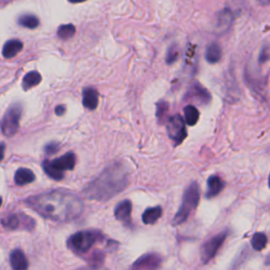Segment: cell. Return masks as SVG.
Returning <instances> with one entry per match:
<instances>
[{"mask_svg": "<svg viewBox=\"0 0 270 270\" xmlns=\"http://www.w3.org/2000/svg\"><path fill=\"white\" fill-rule=\"evenodd\" d=\"M42 168H44L45 172L50 176L52 177L53 180H56V181H60L63 179V172H60L58 171V170H56L52 164H51V161H45L44 162H42Z\"/></svg>", "mask_w": 270, "mask_h": 270, "instance_id": "cell-25", "label": "cell"}, {"mask_svg": "<svg viewBox=\"0 0 270 270\" xmlns=\"http://www.w3.org/2000/svg\"><path fill=\"white\" fill-rule=\"evenodd\" d=\"M10 262L13 270H27V266H29V263H27L25 253L20 249H15L12 251Z\"/></svg>", "mask_w": 270, "mask_h": 270, "instance_id": "cell-14", "label": "cell"}, {"mask_svg": "<svg viewBox=\"0 0 270 270\" xmlns=\"http://www.w3.org/2000/svg\"><path fill=\"white\" fill-rule=\"evenodd\" d=\"M82 104L89 110H94L98 105V93L93 88H86L82 93Z\"/></svg>", "mask_w": 270, "mask_h": 270, "instance_id": "cell-17", "label": "cell"}, {"mask_svg": "<svg viewBox=\"0 0 270 270\" xmlns=\"http://www.w3.org/2000/svg\"><path fill=\"white\" fill-rule=\"evenodd\" d=\"M51 164L60 172L66 171V170H73L75 167V155L72 152H69L59 159L51 161Z\"/></svg>", "mask_w": 270, "mask_h": 270, "instance_id": "cell-11", "label": "cell"}, {"mask_svg": "<svg viewBox=\"0 0 270 270\" xmlns=\"http://www.w3.org/2000/svg\"><path fill=\"white\" fill-rule=\"evenodd\" d=\"M101 233L98 231L87 230L80 231L73 234L68 241V246L71 250L77 254H83L88 252L96 242L101 239Z\"/></svg>", "mask_w": 270, "mask_h": 270, "instance_id": "cell-4", "label": "cell"}, {"mask_svg": "<svg viewBox=\"0 0 270 270\" xmlns=\"http://www.w3.org/2000/svg\"><path fill=\"white\" fill-rule=\"evenodd\" d=\"M21 111H23V109H21V106L18 104L13 105L11 108L6 111L1 123V130L5 136H13V135L18 131Z\"/></svg>", "mask_w": 270, "mask_h": 270, "instance_id": "cell-5", "label": "cell"}, {"mask_svg": "<svg viewBox=\"0 0 270 270\" xmlns=\"http://www.w3.org/2000/svg\"><path fill=\"white\" fill-rule=\"evenodd\" d=\"M26 203L41 216L55 222L73 221L83 211L81 198L65 190L49 191L31 196Z\"/></svg>", "mask_w": 270, "mask_h": 270, "instance_id": "cell-1", "label": "cell"}, {"mask_svg": "<svg viewBox=\"0 0 270 270\" xmlns=\"http://www.w3.org/2000/svg\"><path fill=\"white\" fill-rule=\"evenodd\" d=\"M1 204H2V198L0 197V206H1Z\"/></svg>", "mask_w": 270, "mask_h": 270, "instance_id": "cell-36", "label": "cell"}, {"mask_svg": "<svg viewBox=\"0 0 270 270\" xmlns=\"http://www.w3.org/2000/svg\"><path fill=\"white\" fill-rule=\"evenodd\" d=\"M258 1L263 5H270V0H258Z\"/></svg>", "mask_w": 270, "mask_h": 270, "instance_id": "cell-34", "label": "cell"}, {"mask_svg": "<svg viewBox=\"0 0 270 270\" xmlns=\"http://www.w3.org/2000/svg\"><path fill=\"white\" fill-rule=\"evenodd\" d=\"M268 184H269V188H270V174H269V180H268Z\"/></svg>", "mask_w": 270, "mask_h": 270, "instance_id": "cell-37", "label": "cell"}, {"mask_svg": "<svg viewBox=\"0 0 270 270\" xmlns=\"http://www.w3.org/2000/svg\"><path fill=\"white\" fill-rule=\"evenodd\" d=\"M184 114L186 124L189 126H194L198 122V118H200V112L192 105H189L185 108Z\"/></svg>", "mask_w": 270, "mask_h": 270, "instance_id": "cell-22", "label": "cell"}, {"mask_svg": "<svg viewBox=\"0 0 270 270\" xmlns=\"http://www.w3.org/2000/svg\"><path fill=\"white\" fill-rule=\"evenodd\" d=\"M129 168L124 162H113L83 189V194L89 200L109 201L123 192L129 185Z\"/></svg>", "mask_w": 270, "mask_h": 270, "instance_id": "cell-2", "label": "cell"}, {"mask_svg": "<svg viewBox=\"0 0 270 270\" xmlns=\"http://www.w3.org/2000/svg\"><path fill=\"white\" fill-rule=\"evenodd\" d=\"M231 25H232V13L229 10H224L219 13L217 16L216 31L219 34H223L230 29Z\"/></svg>", "mask_w": 270, "mask_h": 270, "instance_id": "cell-13", "label": "cell"}, {"mask_svg": "<svg viewBox=\"0 0 270 270\" xmlns=\"http://www.w3.org/2000/svg\"><path fill=\"white\" fill-rule=\"evenodd\" d=\"M162 262V257L158 253H147L134 262L132 270H159Z\"/></svg>", "mask_w": 270, "mask_h": 270, "instance_id": "cell-9", "label": "cell"}, {"mask_svg": "<svg viewBox=\"0 0 270 270\" xmlns=\"http://www.w3.org/2000/svg\"><path fill=\"white\" fill-rule=\"evenodd\" d=\"M168 108H169V106L165 102L159 103L158 106H156V116H158V118L160 120L166 115V113L168 112Z\"/></svg>", "mask_w": 270, "mask_h": 270, "instance_id": "cell-28", "label": "cell"}, {"mask_svg": "<svg viewBox=\"0 0 270 270\" xmlns=\"http://www.w3.org/2000/svg\"><path fill=\"white\" fill-rule=\"evenodd\" d=\"M41 81V75L36 72V71H32L26 74L23 80V88L24 90H30L33 87H36Z\"/></svg>", "mask_w": 270, "mask_h": 270, "instance_id": "cell-21", "label": "cell"}, {"mask_svg": "<svg viewBox=\"0 0 270 270\" xmlns=\"http://www.w3.org/2000/svg\"><path fill=\"white\" fill-rule=\"evenodd\" d=\"M206 60L209 63H216L222 58V48L217 44H211L206 50Z\"/></svg>", "mask_w": 270, "mask_h": 270, "instance_id": "cell-20", "label": "cell"}, {"mask_svg": "<svg viewBox=\"0 0 270 270\" xmlns=\"http://www.w3.org/2000/svg\"><path fill=\"white\" fill-rule=\"evenodd\" d=\"M269 58V50L268 49H264L260 54V62L263 63L265 62L267 59Z\"/></svg>", "mask_w": 270, "mask_h": 270, "instance_id": "cell-30", "label": "cell"}, {"mask_svg": "<svg viewBox=\"0 0 270 270\" xmlns=\"http://www.w3.org/2000/svg\"><path fill=\"white\" fill-rule=\"evenodd\" d=\"M189 96L192 98V99H195V101L197 103L200 104H208L210 102V94L209 92L204 89L200 83H195L193 88H191L190 91H189Z\"/></svg>", "mask_w": 270, "mask_h": 270, "instance_id": "cell-16", "label": "cell"}, {"mask_svg": "<svg viewBox=\"0 0 270 270\" xmlns=\"http://www.w3.org/2000/svg\"><path fill=\"white\" fill-rule=\"evenodd\" d=\"M65 112H66V107L65 106H57V107H56V109H55L56 115L61 116V115L65 114Z\"/></svg>", "mask_w": 270, "mask_h": 270, "instance_id": "cell-31", "label": "cell"}, {"mask_svg": "<svg viewBox=\"0 0 270 270\" xmlns=\"http://www.w3.org/2000/svg\"><path fill=\"white\" fill-rule=\"evenodd\" d=\"M198 203H200V186L196 182H192L185 190L182 205L176 212L172 225L177 226L187 221L191 212L196 209Z\"/></svg>", "mask_w": 270, "mask_h": 270, "instance_id": "cell-3", "label": "cell"}, {"mask_svg": "<svg viewBox=\"0 0 270 270\" xmlns=\"http://www.w3.org/2000/svg\"><path fill=\"white\" fill-rule=\"evenodd\" d=\"M251 245L254 250L261 251L264 249L267 245V237L265 233L263 232H257L254 233V236L251 239Z\"/></svg>", "mask_w": 270, "mask_h": 270, "instance_id": "cell-24", "label": "cell"}, {"mask_svg": "<svg viewBox=\"0 0 270 270\" xmlns=\"http://www.w3.org/2000/svg\"><path fill=\"white\" fill-rule=\"evenodd\" d=\"M227 238V232H221L217 236L213 237L208 242L202 246L201 249V260L203 264H207L213 258L216 257V254L218 252L219 248L222 247L224 242Z\"/></svg>", "mask_w": 270, "mask_h": 270, "instance_id": "cell-8", "label": "cell"}, {"mask_svg": "<svg viewBox=\"0 0 270 270\" xmlns=\"http://www.w3.org/2000/svg\"><path fill=\"white\" fill-rule=\"evenodd\" d=\"M14 180H15V183L19 186H24V185L31 184L35 181V174L30 169L20 168L16 171Z\"/></svg>", "mask_w": 270, "mask_h": 270, "instance_id": "cell-18", "label": "cell"}, {"mask_svg": "<svg viewBox=\"0 0 270 270\" xmlns=\"http://www.w3.org/2000/svg\"><path fill=\"white\" fill-rule=\"evenodd\" d=\"M225 187V183L221 177L217 175H211L207 180V191H206V198H212L222 192Z\"/></svg>", "mask_w": 270, "mask_h": 270, "instance_id": "cell-12", "label": "cell"}, {"mask_svg": "<svg viewBox=\"0 0 270 270\" xmlns=\"http://www.w3.org/2000/svg\"><path fill=\"white\" fill-rule=\"evenodd\" d=\"M179 55H180L179 48H177L176 46H172L171 48H170L168 50L167 56H166V61L168 65H171V63L175 62L176 59L179 58Z\"/></svg>", "mask_w": 270, "mask_h": 270, "instance_id": "cell-27", "label": "cell"}, {"mask_svg": "<svg viewBox=\"0 0 270 270\" xmlns=\"http://www.w3.org/2000/svg\"><path fill=\"white\" fill-rule=\"evenodd\" d=\"M23 42L18 39H11L6 41L3 49H2V55L4 58H13L23 50Z\"/></svg>", "mask_w": 270, "mask_h": 270, "instance_id": "cell-15", "label": "cell"}, {"mask_svg": "<svg viewBox=\"0 0 270 270\" xmlns=\"http://www.w3.org/2000/svg\"><path fill=\"white\" fill-rule=\"evenodd\" d=\"M131 212H132L131 202L129 200H125L117 204L114 210V216L117 221L128 225L131 223Z\"/></svg>", "mask_w": 270, "mask_h": 270, "instance_id": "cell-10", "label": "cell"}, {"mask_svg": "<svg viewBox=\"0 0 270 270\" xmlns=\"http://www.w3.org/2000/svg\"><path fill=\"white\" fill-rule=\"evenodd\" d=\"M59 150V144L57 143H50L45 147V152L49 155L55 154Z\"/></svg>", "mask_w": 270, "mask_h": 270, "instance_id": "cell-29", "label": "cell"}, {"mask_svg": "<svg viewBox=\"0 0 270 270\" xmlns=\"http://www.w3.org/2000/svg\"><path fill=\"white\" fill-rule=\"evenodd\" d=\"M18 24L21 27H27V29H35V27L39 26V20L36 16L31 15V14H26V15L20 16L18 19Z\"/></svg>", "mask_w": 270, "mask_h": 270, "instance_id": "cell-23", "label": "cell"}, {"mask_svg": "<svg viewBox=\"0 0 270 270\" xmlns=\"http://www.w3.org/2000/svg\"><path fill=\"white\" fill-rule=\"evenodd\" d=\"M75 27L73 25H62L59 27V29L57 30V35L58 37H60L61 39H69L71 37L74 36L75 34Z\"/></svg>", "mask_w": 270, "mask_h": 270, "instance_id": "cell-26", "label": "cell"}, {"mask_svg": "<svg viewBox=\"0 0 270 270\" xmlns=\"http://www.w3.org/2000/svg\"><path fill=\"white\" fill-rule=\"evenodd\" d=\"M1 224L9 230H32L35 227V221L24 213H14L1 219Z\"/></svg>", "mask_w": 270, "mask_h": 270, "instance_id": "cell-6", "label": "cell"}, {"mask_svg": "<svg viewBox=\"0 0 270 270\" xmlns=\"http://www.w3.org/2000/svg\"><path fill=\"white\" fill-rule=\"evenodd\" d=\"M162 215V209L161 206H156V207H151L146 209L143 213V222L146 225H153L161 218Z\"/></svg>", "mask_w": 270, "mask_h": 270, "instance_id": "cell-19", "label": "cell"}, {"mask_svg": "<svg viewBox=\"0 0 270 270\" xmlns=\"http://www.w3.org/2000/svg\"><path fill=\"white\" fill-rule=\"evenodd\" d=\"M77 270H107V269L103 268L101 266H90V267H84V268H81Z\"/></svg>", "mask_w": 270, "mask_h": 270, "instance_id": "cell-32", "label": "cell"}, {"mask_svg": "<svg viewBox=\"0 0 270 270\" xmlns=\"http://www.w3.org/2000/svg\"><path fill=\"white\" fill-rule=\"evenodd\" d=\"M167 132L175 145L183 143L184 139L187 137V129L186 123L181 115L176 114L169 118L167 123Z\"/></svg>", "mask_w": 270, "mask_h": 270, "instance_id": "cell-7", "label": "cell"}, {"mask_svg": "<svg viewBox=\"0 0 270 270\" xmlns=\"http://www.w3.org/2000/svg\"><path fill=\"white\" fill-rule=\"evenodd\" d=\"M4 150H5V145L1 143V144H0V162H1L3 160Z\"/></svg>", "mask_w": 270, "mask_h": 270, "instance_id": "cell-33", "label": "cell"}, {"mask_svg": "<svg viewBox=\"0 0 270 270\" xmlns=\"http://www.w3.org/2000/svg\"><path fill=\"white\" fill-rule=\"evenodd\" d=\"M69 1L72 2V3H81V2L87 1V0H69Z\"/></svg>", "mask_w": 270, "mask_h": 270, "instance_id": "cell-35", "label": "cell"}]
</instances>
